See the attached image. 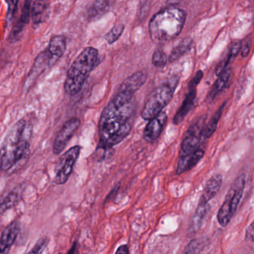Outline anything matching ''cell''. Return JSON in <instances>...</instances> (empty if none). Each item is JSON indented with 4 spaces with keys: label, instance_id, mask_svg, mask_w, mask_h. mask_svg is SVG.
Wrapping results in <instances>:
<instances>
[{
    "label": "cell",
    "instance_id": "13",
    "mask_svg": "<svg viewBox=\"0 0 254 254\" xmlns=\"http://www.w3.org/2000/svg\"><path fill=\"white\" fill-rule=\"evenodd\" d=\"M196 95V88H189V92L186 95V98L184 100L182 106L179 107L173 117V122L174 125H179L182 123L187 115L192 110L195 106Z\"/></svg>",
    "mask_w": 254,
    "mask_h": 254
},
{
    "label": "cell",
    "instance_id": "17",
    "mask_svg": "<svg viewBox=\"0 0 254 254\" xmlns=\"http://www.w3.org/2000/svg\"><path fill=\"white\" fill-rule=\"evenodd\" d=\"M242 49V42L241 41H236L231 44V47L228 49V52H227L226 55L224 57L223 59L220 61L216 66V75L219 76L220 75L224 70H226L228 68V66L234 61L236 57L240 53V51Z\"/></svg>",
    "mask_w": 254,
    "mask_h": 254
},
{
    "label": "cell",
    "instance_id": "22",
    "mask_svg": "<svg viewBox=\"0 0 254 254\" xmlns=\"http://www.w3.org/2000/svg\"><path fill=\"white\" fill-rule=\"evenodd\" d=\"M112 0H96L89 7L88 15L90 19H95L103 16L110 10Z\"/></svg>",
    "mask_w": 254,
    "mask_h": 254
},
{
    "label": "cell",
    "instance_id": "21",
    "mask_svg": "<svg viewBox=\"0 0 254 254\" xmlns=\"http://www.w3.org/2000/svg\"><path fill=\"white\" fill-rule=\"evenodd\" d=\"M66 48V40L63 36H55L51 39L47 50L51 55L58 60L63 56Z\"/></svg>",
    "mask_w": 254,
    "mask_h": 254
},
{
    "label": "cell",
    "instance_id": "2",
    "mask_svg": "<svg viewBox=\"0 0 254 254\" xmlns=\"http://www.w3.org/2000/svg\"><path fill=\"white\" fill-rule=\"evenodd\" d=\"M33 127L22 119L15 123L0 148V171L14 170L29 158Z\"/></svg>",
    "mask_w": 254,
    "mask_h": 254
},
{
    "label": "cell",
    "instance_id": "31",
    "mask_svg": "<svg viewBox=\"0 0 254 254\" xmlns=\"http://www.w3.org/2000/svg\"><path fill=\"white\" fill-rule=\"evenodd\" d=\"M251 46H252V42L250 40H245L243 43H242V56L243 58H246L249 56L250 53Z\"/></svg>",
    "mask_w": 254,
    "mask_h": 254
},
{
    "label": "cell",
    "instance_id": "26",
    "mask_svg": "<svg viewBox=\"0 0 254 254\" xmlns=\"http://www.w3.org/2000/svg\"><path fill=\"white\" fill-rule=\"evenodd\" d=\"M125 26L123 25H115L105 36L104 39L107 40L109 44H113L115 42L117 41L120 38L122 34H123Z\"/></svg>",
    "mask_w": 254,
    "mask_h": 254
},
{
    "label": "cell",
    "instance_id": "34",
    "mask_svg": "<svg viewBox=\"0 0 254 254\" xmlns=\"http://www.w3.org/2000/svg\"><path fill=\"white\" fill-rule=\"evenodd\" d=\"M120 185L121 183H119L117 186H115L114 189L109 194L108 197H107V199H106V201H109V200L111 199L113 197H114L115 195H117L118 192H119V189H120Z\"/></svg>",
    "mask_w": 254,
    "mask_h": 254
},
{
    "label": "cell",
    "instance_id": "30",
    "mask_svg": "<svg viewBox=\"0 0 254 254\" xmlns=\"http://www.w3.org/2000/svg\"><path fill=\"white\" fill-rule=\"evenodd\" d=\"M203 76H204V73L202 71L199 70V71L197 72L196 74L195 75V76L192 78V80L189 83V88H196L201 82Z\"/></svg>",
    "mask_w": 254,
    "mask_h": 254
},
{
    "label": "cell",
    "instance_id": "20",
    "mask_svg": "<svg viewBox=\"0 0 254 254\" xmlns=\"http://www.w3.org/2000/svg\"><path fill=\"white\" fill-rule=\"evenodd\" d=\"M225 104H226V103L224 102L223 104L219 107V109L215 112L214 114L210 118V120L206 122L204 133H203V139H204V141L208 140V139L214 134L215 131H216L219 121L220 120L221 116H222V113H223Z\"/></svg>",
    "mask_w": 254,
    "mask_h": 254
},
{
    "label": "cell",
    "instance_id": "28",
    "mask_svg": "<svg viewBox=\"0 0 254 254\" xmlns=\"http://www.w3.org/2000/svg\"><path fill=\"white\" fill-rule=\"evenodd\" d=\"M48 243H49V239L47 237L40 239L36 243L32 249L30 251V254H41L44 252L46 248L47 247Z\"/></svg>",
    "mask_w": 254,
    "mask_h": 254
},
{
    "label": "cell",
    "instance_id": "4",
    "mask_svg": "<svg viewBox=\"0 0 254 254\" xmlns=\"http://www.w3.org/2000/svg\"><path fill=\"white\" fill-rule=\"evenodd\" d=\"M98 58V50L93 47L86 48L76 58L68 70L64 85V89L68 95L78 93L96 65Z\"/></svg>",
    "mask_w": 254,
    "mask_h": 254
},
{
    "label": "cell",
    "instance_id": "35",
    "mask_svg": "<svg viewBox=\"0 0 254 254\" xmlns=\"http://www.w3.org/2000/svg\"><path fill=\"white\" fill-rule=\"evenodd\" d=\"M116 253L122 254H129V250H128V246H127V245H124V246H120V247L117 249V251H116Z\"/></svg>",
    "mask_w": 254,
    "mask_h": 254
},
{
    "label": "cell",
    "instance_id": "24",
    "mask_svg": "<svg viewBox=\"0 0 254 254\" xmlns=\"http://www.w3.org/2000/svg\"><path fill=\"white\" fill-rule=\"evenodd\" d=\"M21 201V195L17 190L12 191L3 198H0V215L16 207Z\"/></svg>",
    "mask_w": 254,
    "mask_h": 254
},
{
    "label": "cell",
    "instance_id": "27",
    "mask_svg": "<svg viewBox=\"0 0 254 254\" xmlns=\"http://www.w3.org/2000/svg\"><path fill=\"white\" fill-rule=\"evenodd\" d=\"M152 64L156 67H163L167 64L168 61V58H167L166 54L163 52L161 49H158L154 52L152 55Z\"/></svg>",
    "mask_w": 254,
    "mask_h": 254
},
{
    "label": "cell",
    "instance_id": "18",
    "mask_svg": "<svg viewBox=\"0 0 254 254\" xmlns=\"http://www.w3.org/2000/svg\"><path fill=\"white\" fill-rule=\"evenodd\" d=\"M31 13V0H25L24 3L23 8L20 17L18 20L10 34V38H14L16 40V37L22 32V30L26 26L28 22H29L30 15Z\"/></svg>",
    "mask_w": 254,
    "mask_h": 254
},
{
    "label": "cell",
    "instance_id": "6",
    "mask_svg": "<svg viewBox=\"0 0 254 254\" xmlns=\"http://www.w3.org/2000/svg\"><path fill=\"white\" fill-rule=\"evenodd\" d=\"M246 174L239 176L231 185L225 201L217 213V220L221 226H228L241 202L246 184Z\"/></svg>",
    "mask_w": 254,
    "mask_h": 254
},
{
    "label": "cell",
    "instance_id": "32",
    "mask_svg": "<svg viewBox=\"0 0 254 254\" xmlns=\"http://www.w3.org/2000/svg\"><path fill=\"white\" fill-rule=\"evenodd\" d=\"M19 0H10V4H9L8 8V14L7 16L10 19L13 18V15H14L15 12H16V7H17L18 2Z\"/></svg>",
    "mask_w": 254,
    "mask_h": 254
},
{
    "label": "cell",
    "instance_id": "16",
    "mask_svg": "<svg viewBox=\"0 0 254 254\" xmlns=\"http://www.w3.org/2000/svg\"><path fill=\"white\" fill-rule=\"evenodd\" d=\"M222 180L223 177L222 174H218L213 175L206 183L199 202L209 203L212 198H214L222 186Z\"/></svg>",
    "mask_w": 254,
    "mask_h": 254
},
{
    "label": "cell",
    "instance_id": "1",
    "mask_svg": "<svg viewBox=\"0 0 254 254\" xmlns=\"http://www.w3.org/2000/svg\"><path fill=\"white\" fill-rule=\"evenodd\" d=\"M134 94L119 89L101 113L98 147L109 149L122 143L131 132L135 113Z\"/></svg>",
    "mask_w": 254,
    "mask_h": 254
},
{
    "label": "cell",
    "instance_id": "37",
    "mask_svg": "<svg viewBox=\"0 0 254 254\" xmlns=\"http://www.w3.org/2000/svg\"><path fill=\"white\" fill-rule=\"evenodd\" d=\"M253 26H254V20H253Z\"/></svg>",
    "mask_w": 254,
    "mask_h": 254
},
{
    "label": "cell",
    "instance_id": "9",
    "mask_svg": "<svg viewBox=\"0 0 254 254\" xmlns=\"http://www.w3.org/2000/svg\"><path fill=\"white\" fill-rule=\"evenodd\" d=\"M80 125V119L73 117L68 119L57 134L53 145V152L60 155L65 149Z\"/></svg>",
    "mask_w": 254,
    "mask_h": 254
},
{
    "label": "cell",
    "instance_id": "19",
    "mask_svg": "<svg viewBox=\"0 0 254 254\" xmlns=\"http://www.w3.org/2000/svg\"><path fill=\"white\" fill-rule=\"evenodd\" d=\"M210 210V206L209 203L199 202L195 214L192 216L190 226L192 231H197L200 229L204 219L207 217V214Z\"/></svg>",
    "mask_w": 254,
    "mask_h": 254
},
{
    "label": "cell",
    "instance_id": "23",
    "mask_svg": "<svg viewBox=\"0 0 254 254\" xmlns=\"http://www.w3.org/2000/svg\"><path fill=\"white\" fill-rule=\"evenodd\" d=\"M192 45V40L190 37H185L172 50L168 57L169 62H174L183 56L190 49Z\"/></svg>",
    "mask_w": 254,
    "mask_h": 254
},
{
    "label": "cell",
    "instance_id": "11",
    "mask_svg": "<svg viewBox=\"0 0 254 254\" xmlns=\"http://www.w3.org/2000/svg\"><path fill=\"white\" fill-rule=\"evenodd\" d=\"M19 230L20 225L16 220L12 222L4 228L0 238V254H5L9 252L10 247L17 239Z\"/></svg>",
    "mask_w": 254,
    "mask_h": 254
},
{
    "label": "cell",
    "instance_id": "25",
    "mask_svg": "<svg viewBox=\"0 0 254 254\" xmlns=\"http://www.w3.org/2000/svg\"><path fill=\"white\" fill-rule=\"evenodd\" d=\"M49 5L48 0H36L31 7V16L34 22H40L41 21L43 13Z\"/></svg>",
    "mask_w": 254,
    "mask_h": 254
},
{
    "label": "cell",
    "instance_id": "36",
    "mask_svg": "<svg viewBox=\"0 0 254 254\" xmlns=\"http://www.w3.org/2000/svg\"><path fill=\"white\" fill-rule=\"evenodd\" d=\"M75 246H76V243H74V246H73L72 249H71V250L69 251V252H68V254L74 253V250H75Z\"/></svg>",
    "mask_w": 254,
    "mask_h": 254
},
{
    "label": "cell",
    "instance_id": "29",
    "mask_svg": "<svg viewBox=\"0 0 254 254\" xmlns=\"http://www.w3.org/2000/svg\"><path fill=\"white\" fill-rule=\"evenodd\" d=\"M200 248H201V243L198 240H195L191 242L188 247L186 248V250L185 251V253L186 254H193L199 253L201 252Z\"/></svg>",
    "mask_w": 254,
    "mask_h": 254
},
{
    "label": "cell",
    "instance_id": "12",
    "mask_svg": "<svg viewBox=\"0 0 254 254\" xmlns=\"http://www.w3.org/2000/svg\"><path fill=\"white\" fill-rule=\"evenodd\" d=\"M204 155V151L199 147L192 153L179 158L176 168V174L179 175L192 169L201 161Z\"/></svg>",
    "mask_w": 254,
    "mask_h": 254
},
{
    "label": "cell",
    "instance_id": "10",
    "mask_svg": "<svg viewBox=\"0 0 254 254\" xmlns=\"http://www.w3.org/2000/svg\"><path fill=\"white\" fill-rule=\"evenodd\" d=\"M167 119L168 117L167 113L161 111L149 119V122L143 130L144 140L148 143H153L156 141L167 125Z\"/></svg>",
    "mask_w": 254,
    "mask_h": 254
},
{
    "label": "cell",
    "instance_id": "8",
    "mask_svg": "<svg viewBox=\"0 0 254 254\" xmlns=\"http://www.w3.org/2000/svg\"><path fill=\"white\" fill-rule=\"evenodd\" d=\"M80 151L81 147L80 146H75L68 149L61 157L59 167L55 178V182L57 184L62 185L66 183L80 156Z\"/></svg>",
    "mask_w": 254,
    "mask_h": 254
},
{
    "label": "cell",
    "instance_id": "3",
    "mask_svg": "<svg viewBox=\"0 0 254 254\" xmlns=\"http://www.w3.org/2000/svg\"><path fill=\"white\" fill-rule=\"evenodd\" d=\"M186 19V12L179 7L171 6L161 9L149 21L150 38L156 43L174 40L182 32Z\"/></svg>",
    "mask_w": 254,
    "mask_h": 254
},
{
    "label": "cell",
    "instance_id": "14",
    "mask_svg": "<svg viewBox=\"0 0 254 254\" xmlns=\"http://www.w3.org/2000/svg\"><path fill=\"white\" fill-rule=\"evenodd\" d=\"M231 76V69L227 68L224 70L220 75L218 76V79H216L215 83L213 84L211 89L207 95V101L208 102H213L216 97L224 90L226 87L227 85L229 82L230 78Z\"/></svg>",
    "mask_w": 254,
    "mask_h": 254
},
{
    "label": "cell",
    "instance_id": "33",
    "mask_svg": "<svg viewBox=\"0 0 254 254\" xmlns=\"http://www.w3.org/2000/svg\"><path fill=\"white\" fill-rule=\"evenodd\" d=\"M246 238L248 241L254 243V221L246 231Z\"/></svg>",
    "mask_w": 254,
    "mask_h": 254
},
{
    "label": "cell",
    "instance_id": "5",
    "mask_svg": "<svg viewBox=\"0 0 254 254\" xmlns=\"http://www.w3.org/2000/svg\"><path fill=\"white\" fill-rule=\"evenodd\" d=\"M178 82V79H172L160 85L151 92L142 109V119L149 120L163 111V109L167 107L173 98Z\"/></svg>",
    "mask_w": 254,
    "mask_h": 254
},
{
    "label": "cell",
    "instance_id": "7",
    "mask_svg": "<svg viewBox=\"0 0 254 254\" xmlns=\"http://www.w3.org/2000/svg\"><path fill=\"white\" fill-rule=\"evenodd\" d=\"M207 122L206 116L197 118L188 128L185 137L181 144L179 157L186 156L200 147V145L204 141L203 139L204 126Z\"/></svg>",
    "mask_w": 254,
    "mask_h": 254
},
{
    "label": "cell",
    "instance_id": "15",
    "mask_svg": "<svg viewBox=\"0 0 254 254\" xmlns=\"http://www.w3.org/2000/svg\"><path fill=\"white\" fill-rule=\"evenodd\" d=\"M147 75L144 72H137L122 82L119 89H125L134 94L146 82Z\"/></svg>",
    "mask_w": 254,
    "mask_h": 254
}]
</instances>
